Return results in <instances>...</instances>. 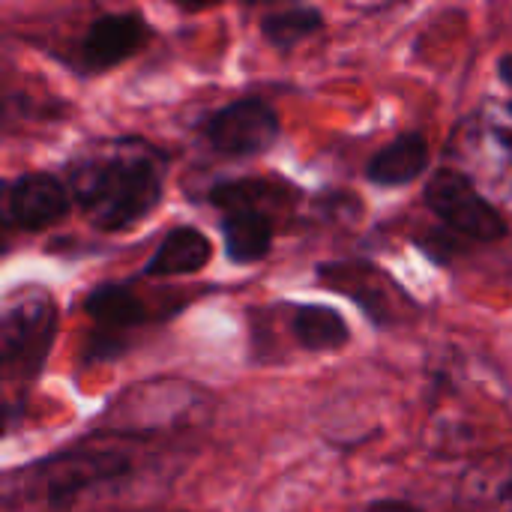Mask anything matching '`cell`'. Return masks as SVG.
Masks as SVG:
<instances>
[{
  "instance_id": "1",
  "label": "cell",
  "mask_w": 512,
  "mask_h": 512,
  "mask_svg": "<svg viewBox=\"0 0 512 512\" xmlns=\"http://www.w3.org/2000/svg\"><path fill=\"white\" fill-rule=\"evenodd\" d=\"M156 453L150 441L99 429L69 450L51 453L6 477V512H78L114 501L141 483Z\"/></svg>"
},
{
  "instance_id": "2",
  "label": "cell",
  "mask_w": 512,
  "mask_h": 512,
  "mask_svg": "<svg viewBox=\"0 0 512 512\" xmlns=\"http://www.w3.org/2000/svg\"><path fill=\"white\" fill-rule=\"evenodd\" d=\"M168 159L150 141H102L66 168L72 201L96 231L114 234L144 222L165 195Z\"/></svg>"
},
{
  "instance_id": "3",
  "label": "cell",
  "mask_w": 512,
  "mask_h": 512,
  "mask_svg": "<svg viewBox=\"0 0 512 512\" xmlns=\"http://www.w3.org/2000/svg\"><path fill=\"white\" fill-rule=\"evenodd\" d=\"M300 201V189L273 177H240L210 189V204L222 213L219 231L225 255L237 267L258 264L270 255L276 222Z\"/></svg>"
},
{
  "instance_id": "4",
  "label": "cell",
  "mask_w": 512,
  "mask_h": 512,
  "mask_svg": "<svg viewBox=\"0 0 512 512\" xmlns=\"http://www.w3.org/2000/svg\"><path fill=\"white\" fill-rule=\"evenodd\" d=\"M210 414V396L201 387L186 381H141L108 405L105 426L108 432L150 441L174 432H192L207 423Z\"/></svg>"
},
{
  "instance_id": "5",
  "label": "cell",
  "mask_w": 512,
  "mask_h": 512,
  "mask_svg": "<svg viewBox=\"0 0 512 512\" xmlns=\"http://www.w3.org/2000/svg\"><path fill=\"white\" fill-rule=\"evenodd\" d=\"M57 327V306L42 291H27L18 300L6 303L0 324V360L6 378L33 381L54 348Z\"/></svg>"
},
{
  "instance_id": "6",
  "label": "cell",
  "mask_w": 512,
  "mask_h": 512,
  "mask_svg": "<svg viewBox=\"0 0 512 512\" xmlns=\"http://www.w3.org/2000/svg\"><path fill=\"white\" fill-rule=\"evenodd\" d=\"M423 198L456 237L495 243L510 234L498 207L477 189V183L462 168H438L429 177Z\"/></svg>"
},
{
  "instance_id": "7",
  "label": "cell",
  "mask_w": 512,
  "mask_h": 512,
  "mask_svg": "<svg viewBox=\"0 0 512 512\" xmlns=\"http://www.w3.org/2000/svg\"><path fill=\"white\" fill-rule=\"evenodd\" d=\"M204 141L225 156H261L273 150L282 135V123L276 108L261 96H243L222 108H216L204 126Z\"/></svg>"
},
{
  "instance_id": "8",
  "label": "cell",
  "mask_w": 512,
  "mask_h": 512,
  "mask_svg": "<svg viewBox=\"0 0 512 512\" xmlns=\"http://www.w3.org/2000/svg\"><path fill=\"white\" fill-rule=\"evenodd\" d=\"M84 315L93 324V339H90L93 348L87 354L90 360L117 357L132 339L129 333L153 321L150 306L129 285H117V282L90 288L84 297Z\"/></svg>"
},
{
  "instance_id": "9",
  "label": "cell",
  "mask_w": 512,
  "mask_h": 512,
  "mask_svg": "<svg viewBox=\"0 0 512 512\" xmlns=\"http://www.w3.org/2000/svg\"><path fill=\"white\" fill-rule=\"evenodd\" d=\"M150 39V24L141 12H105L93 18L78 42V63L84 72H108L132 60Z\"/></svg>"
},
{
  "instance_id": "10",
  "label": "cell",
  "mask_w": 512,
  "mask_h": 512,
  "mask_svg": "<svg viewBox=\"0 0 512 512\" xmlns=\"http://www.w3.org/2000/svg\"><path fill=\"white\" fill-rule=\"evenodd\" d=\"M318 279L330 282L333 291L348 294L354 303H360L366 309V315L375 324H393L396 318L405 315V309L411 306V300L405 297V291L378 267L372 264H357V261H342V264H324L318 270Z\"/></svg>"
},
{
  "instance_id": "11",
  "label": "cell",
  "mask_w": 512,
  "mask_h": 512,
  "mask_svg": "<svg viewBox=\"0 0 512 512\" xmlns=\"http://www.w3.org/2000/svg\"><path fill=\"white\" fill-rule=\"evenodd\" d=\"M72 207V192L66 180L48 171L18 174L6 186V222L21 231H42L60 222Z\"/></svg>"
},
{
  "instance_id": "12",
  "label": "cell",
  "mask_w": 512,
  "mask_h": 512,
  "mask_svg": "<svg viewBox=\"0 0 512 512\" xmlns=\"http://www.w3.org/2000/svg\"><path fill=\"white\" fill-rule=\"evenodd\" d=\"M459 144V156L471 165V180L480 174L489 186L501 189V195H512V126L495 117H474L453 138Z\"/></svg>"
},
{
  "instance_id": "13",
  "label": "cell",
  "mask_w": 512,
  "mask_h": 512,
  "mask_svg": "<svg viewBox=\"0 0 512 512\" xmlns=\"http://www.w3.org/2000/svg\"><path fill=\"white\" fill-rule=\"evenodd\" d=\"M453 512H512V450L477 456L462 471Z\"/></svg>"
},
{
  "instance_id": "14",
  "label": "cell",
  "mask_w": 512,
  "mask_h": 512,
  "mask_svg": "<svg viewBox=\"0 0 512 512\" xmlns=\"http://www.w3.org/2000/svg\"><path fill=\"white\" fill-rule=\"evenodd\" d=\"M429 159H432L429 138L423 132H402L369 159L366 177L369 183L381 189H399L423 177L429 168Z\"/></svg>"
},
{
  "instance_id": "15",
  "label": "cell",
  "mask_w": 512,
  "mask_h": 512,
  "mask_svg": "<svg viewBox=\"0 0 512 512\" xmlns=\"http://www.w3.org/2000/svg\"><path fill=\"white\" fill-rule=\"evenodd\" d=\"M213 258V243L204 231L192 228V225H177L171 228L156 252L147 258L144 264V276L150 279H168V276H189L207 267V261Z\"/></svg>"
},
{
  "instance_id": "16",
  "label": "cell",
  "mask_w": 512,
  "mask_h": 512,
  "mask_svg": "<svg viewBox=\"0 0 512 512\" xmlns=\"http://www.w3.org/2000/svg\"><path fill=\"white\" fill-rule=\"evenodd\" d=\"M291 342L309 354H333L351 342V324L345 315L324 303H297L288 315Z\"/></svg>"
},
{
  "instance_id": "17",
  "label": "cell",
  "mask_w": 512,
  "mask_h": 512,
  "mask_svg": "<svg viewBox=\"0 0 512 512\" xmlns=\"http://www.w3.org/2000/svg\"><path fill=\"white\" fill-rule=\"evenodd\" d=\"M324 30V12L318 6H288L261 18V36L276 48H294L303 39Z\"/></svg>"
},
{
  "instance_id": "18",
  "label": "cell",
  "mask_w": 512,
  "mask_h": 512,
  "mask_svg": "<svg viewBox=\"0 0 512 512\" xmlns=\"http://www.w3.org/2000/svg\"><path fill=\"white\" fill-rule=\"evenodd\" d=\"M363 512H423L417 504L411 501H402V498H381V501H372L366 504Z\"/></svg>"
},
{
  "instance_id": "19",
  "label": "cell",
  "mask_w": 512,
  "mask_h": 512,
  "mask_svg": "<svg viewBox=\"0 0 512 512\" xmlns=\"http://www.w3.org/2000/svg\"><path fill=\"white\" fill-rule=\"evenodd\" d=\"M498 75H501V81H504V84L512 90V54H504V57H501V63H498Z\"/></svg>"
},
{
  "instance_id": "20",
  "label": "cell",
  "mask_w": 512,
  "mask_h": 512,
  "mask_svg": "<svg viewBox=\"0 0 512 512\" xmlns=\"http://www.w3.org/2000/svg\"><path fill=\"white\" fill-rule=\"evenodd\" d=\"M507 111H510V114H512V99H510V105H507Z\"/></svg>"
}]
</instances>
